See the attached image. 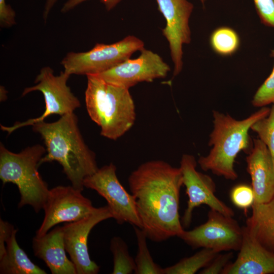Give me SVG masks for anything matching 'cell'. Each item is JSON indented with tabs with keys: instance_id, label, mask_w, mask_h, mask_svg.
Returning a JSON list of instances; mask_svg holds the SVG:
<instances>
[{
	"instance_id": "1",
	"label": "cell",
	"mask_w": 274,
	"mask_h": 274,
	"mask_svg": "<svg viewBox=\"0 0 274 274\" xmlns=\"http://www.w3.org/2000/svg\"><path fill=\"white\" fill-rule=\"evenodd\" d=\"M128 183L148 238L161 242L179 237L184 230L179 214L180 168L163 160L148 161L130 174Z\"/></svg>"
},
{
	"instance_id": "2",
	"label": "cell",
	"mask_w": 274,
	"mask_h": 274,
	"mask_svg": "<svg viewBox=\"0 0 274 274\" xmlns=\"http://www.w3.org/2000/svg\"><path fill=\"white\" fill-rule=\"evenodd\" d=\"M32 126L33 130L40 134L46 147V154L40 165L56 161L75 188L82 191L84 179L99 168L94 152L85 143L74 113L60 116L53 122L45 121Z\"/></svg>"
},
{
	"instance_id": "3",
	"label": "cell",
	"mask_w": 274,
	"mask_h": 274,
	"mask_svg": "<svg viewBox=\"0 0 274 274\" xmlns=\"http://www.w3.org/2000/svg\"><path fill=\"white\" fill-rule=\"evenodd\" d=\"M270 109L263 107L241 120L213 111L214 127L209 142L212 149L207 156L198 160L200 168L227 180L236 179L238 175L234 168L236 156L241 151H251L253 143L251 144L249 131L254 123L269 114Z\"/></svg>"
},
{
	"instance_id": "4",
	"label": "cell",
	"mask_w": 274,
	"mask_h": 274,
	"mask_svg": "<svg viewBox=\"0 0 274 274\" xmlns=\"http://www.w3.org/2000/svg\"><path fill=\"white\" fill-rule=\"evenodd\" d=\"M85 105L90 119L100 128V134L116 140L133 125L136 114L129 89L109 84L97 75L86 76Z\"/></svg>"
},
{
	"instance_id": "5",
	"label": "cell",
	"mask_w": 274,
	"mask_h": 274,
	"mask_svg": "<svg viewBox=\"0 0 274 274\" xmlns=\"http://www.w3.org/2000/svg\"><path fill=\"white\" fill-rule=\"evenodd\" d=\"M46 152L44 146L37 144L14 153L1 143L0 179L4 185L11 183L17 186L20 194L19 208L29 205L36 213L43 209L50 189L38 168Z\"/></svg>"
},
{
	"instance_id": "6",
	"label": "cell",
	"mask_w": 274,
	"mask_h": 274,
	"mask_svg": "<svg viewBox=\"0 0 274 274\" xmlns=\"http://www.w3.org/2000/svg\"><path fill=\"white\" fill-rule=\"evenodd\" d=\"M70 76L64 71L61 72L58 75H55L51 67H43L35 79V85L26 87L22 93V96L33 91L41 92L44 96L45 103L44 113L39 117L23 122H16L11 126L1 125V129L9 134L20 128L32 126L43 121L51 115L62 116L74 113L81 107V102L67 84Z\"/></svg>"
},
{
	"instance_id": "7",
	"label": "cell",
	"mask_w": 274,
	"mask_h": 274,
	"mask_svg": "<svg viewBox=\"0 0 274 274\" xmlns=\"http://www.w3.org/2000/svg\"><path fill=\"white\" fill-rule=\"evenodd\" d=\"M144 43L133 36L111 44L96 43L85 52H70L60 63L71 75H98L105 72L126 60L137 51H142Z\"/></svg>"
},
{
	"instance_id": "8",
	"label": "cell",
	"mask_w": 274,
	"mask_h": 274,
	"mask_svg": "<svg viewBox=\"0 0 274 274\" xmlns=\"http://www.w3.org/2000/svg\"><path fill=\"white\" fill-rule=\"evenodd\" d=\"M243 227L233 217L210 209L207 221L179 236L193 249L206 248L218 253L238 251L243 238Z\"/></svg>"
},
{
	"instance_id": "9",
	"label": "cell",
	"mask_w": 274,
	"mask_h": 274,
	"mask_svg": "<svg viewBox=\"0 0 274 274\" xmlns=\"http://www.w3.org/2000/svg\"><path fill=\"white\" fill-rule=\"evenodd\" d=\"M116 170L113 163L104 165L84 179V187L95 190L106 200L112 218L118 224L127 222L141 228L135 197L119 182Z\"/></svg>"
},
{
	"instance_id": "10",
	"label": "cell",
	"mask_w": 274,
	"mask_h": 274,
	"mask_svg": "<svg viewBox=\"0 0 274 274\" xmlns=\"http://www.w3.org/2000/svg\"><path fill=\"white\" fill-rule=\"evenodd\" d=\"M81 192L72 185L50 189L43 208L44 217L36 235H43L59 223L76 221L94 212L97 208Z\"/></svg>"
},
{
	"instance_id": "11",
	"label": "cell",
	"mask_w": 274,
	"mask_h": 274,
	"mask_svg": "<svg viewBox=\"0 0 274 274\" xmlns=\"http://www.w3.org/2000/svg\"><path fill=\"white\" fill-rule=\"evenodd\" d=\"M196 166L197 162L193 155H183L179 167L188 200L181 220L182 225L185 227L190 225L193 210L201 204L207 205L210 209L233 217V210L215 195L216 185L214 181L209 176L198 172Z\"/></svg>"
},
{
	"instance_id": "12",
	"label": "cell",
	"mask_w": 274,
	"mask_h": 274,
	"mask_svg": "<svg viewBox=\"0 0 274 274\" xmlns=\"http://www.w3.org/2000/svg\"><path fill=\"white\" fill-rule=\"evenodd\" d=\"M112 218L107 205L93 213L62 226L65 248L75 265L77 274H97L100 267L89 256L88 238L92 229L102 221Z\"/></svg>"
},
{
	"instance_id": "13",
	"label": "cell",
	"mask_w": 274,
	"mask_h": 274,
	"mask_svg": "<svg viewBox=\"0 0 274 274\" xmlns=\"http://www.w3.org/2000/svg\"><path fill=\"white\" fill-rule=\"evenodd\" d=\"M136 58L126 60L97 75L107 83L129 89L140 82L165 78L169 66L157 53L146 49Z\"/></svg>"
},
{
	"instance_id": "14",
	"label": "cell",
	"mask_w": 274,
	"mask_h": 274,
	"mask_svg": "<svg viewBox=\"0 0 274 274\" xmlns=\"http://www.w3.org/2000/svg\"><path fill=\"white\" fill-rule=\"evenodd\" d=\"M158 9L166 20L163 35L168 42L174 64V76L183 68V45L191 42L189 20L193 5L187 0H156Z\"/></svg>"
},
{
	"instance_id": "15",
	"label": "cell",
	"mask_w": 274,
	"mask_h": 274,
	"mask_svg": "<svg viewBox=\"0 0 274 274\" xmlns=\"http://www.w3.org/2000/svg\"><path fill=\"white\" fill-rule=\"evenodd\" d=\"M246 158L247 169L255 195L254 203H264L274 197V163L266 145L259 139L253 140Z\"/></svg>"
},
{
	"instance_id": "16",
	"label": "cell",
	"mask_w": 274,
	"mask_h": 274,
	"mask_svg": "<svg viewBox=\"0 0 274 274\" xmlns=\"http://www.w3.org/2000/svg\"><path fill=\"white\" fill-rule=\"evenodd\" d=\"M243 227V238L235 260L221 274H274V253L255 240Z\"/></svg>"
},
{
	"instance_id": "17",
	"label": "cell",
	"mask_w": 274,
	"mask_h": 274,
	"mask_svg": "<svg viewBox=\"0 0 274 274\" xmlns=\"http://www.w3.org/2000/svg\"><path fill=\"white\" fill-rule=\"evenodd\" d=\"M32 249L35 256L44 261L51 273L77 274L74 264L66 255L62 226L43 235H35Z\"/></svg>"
},
{
	"instance_id": "18",
	"label": "cell",
	"mask_w": 274,
	"mask_h": 274,
	"mask_svg": "<svg viewBox=\"0 0 274 274\" xmlns=\"http://www.w3.org/2000/svg\"><path fill=\"white\" fill-rule=\"evenodd\" d=\"M244 226L263 247L274 253V197L264 203H254Z\"/></svg>"
},
{
	"instance_id": "19",
	"label": "cell",
	"mask_w": 274,
	"mask_h": 274,
	"mask_svg": "<svg viewBox=\"0 0 274 274\" xmlns=\"http://www.w3.org/2000/svg\"><path fill=\"white\" fill-rule=\"evenodd\" d=\"M15 229L6 243V251L0 257L1 274H46L45 270L32 262L18 245Z\"/></svg>"
},
{
	"instance_id": "20",
	"label": "cell",
	"mask_w": 274,
	"mask_h": 274,
	"mask_svg": "<svg viewBox=\"0 0 274 274\" xmlns=\"http://www.w3.org/2000/svg\"><path fill=\"white\" fill-rule=\"evenodd\" d=\"M219 253L209 249L202 248L194 255L183 258L175 264L163 268V273L194 274L206 267Z\"/></svg>"
},
{
	"instance_id": "21",
	"label": "cell",
	"mask_w": 274,
	"mask_h": 274,
	"mask_svg": "<svg viewBox=\"0 0 274 274\" xmlns=\"http://www.w3.org/2000/svg\"><path fill=\"white\" fill-rule=\"evenodd\" d=\"M138 244V252L134 259L135 274H164L163 268L156 263L147 244L146 232L141 228L133 226Z\"/></svg>"
},
{
	"instance_id": "22",
	"label": "cell",
	"mask_w": 274,
	"mask_h": 274,
	"mask_svg": "<svg viewBox=\"0 0 274 274\" xmlns=\"http://www.w3.org/2000/svg\"><path fill=\"white\" fill-rule=\"evenodd\" d=\"M240 38L235 30L228 26H221L215 29L210 38L213 50L222 56L234 54L240 46Z\"/></svg>"
},
{
	"instance_id": "23",
	"label": "cell",
	"mask_w": 274,
	"mask_h": 274,
	"mask_svg": "<svg viewBox=\"0 0 274 274\" xmlns=\"http://www.w3.org/2000/svg\"><path fill=\"white\" fill-rule=\"evenodd\" d=\"M110 250L113 256L112 274H130L135 268L134 259L130 256L125 241L119 236L111 240Z\"/></svg>"
},
{
	"instance_id": "24",
	"label": "cell",
	"mask_w": 274,
	"mask_h": 274,
	"mask_svg": "<svg viewBox=\"0 0 274 274\" xmlns=\"http://www.w3.org/2000/svg\"><path fill=\"white\" fill-rule=\"evenodd\" d=\"M251 129L267 147L274 163V104L269 114L254 123Z\"/></svg>"
},
{
	"instance_id": "25",
	"label": "cell",
	"mask_w": 274,
	"mask_h": 274,
	"mask_svg": "<svg viewBox=\"0 0 274 274\" xmlns=\"http://www.w3.org/2000/svg\"><path fill=\"white\" fill-rule=\"evenodd\" d=\"M270 56L274 59V49ZM253 106L263 107L270 104H274V64L271 73L256 91L252 100Z\"/></svg>"
},
{
	"instance_id": "26",
	"label": "cell",
	"mask_w": 274,
	"mask_h": 274,
	"mask_svg": "<svg viewBox=\"0 0 274 274\" xmlns=\"http://www.w3.org/2000/svg\"><path fill=\"white\" fill-rule=\"evenodd\" d=\"M230 198L236 207L247 210L253 204L255 195L251 186L241 184L232 188L230 192Z\"/></svg>"
},
{
	"instance_id": "27",
	"label": "cell",
	"mask_w": 274,
	"mask_h": 274,
	"mask_svg": "<svg viewBox=\"0 0 274 274\" xmlns=\"http://www.w3.org/2000/svg\"><path fill=\"white\" fill-rule=\"evenodd\" d=\"M261 22L274 28V0H253Z\"/></svg>"
},
{
	"instance_id": "28",
	"label": "cell",
	"mask_w": 274,
	"mask_h": 274,
	"mask_svg": "<svg viewBox=\"0 0 274 274\" xmlns=\"http://www.w3.org/2000/svg\"><path fill=\"white\" fill-rule=\"evenodd\" d=\"M232 251H228L224 254H218L212 261L204 268L200 270V274H218L221 273L226 266L229 263L233 257Z\"/></svg>"
},
{
	"instance_id": "29",
	"label": "cell",
	"mask_w": 274,
	"mask_h": 274,
	"mask_svg": "<svg viewBox=\"0 0 274 274\" xmlns=\"http://www.w3.org/2000/svg\"><path fill=\"white\" fill-rule=\"evenodd\" d=\"M16 13L10 5L7 4L6 0H0V26L2 28H9L15 25Z\"/></svg>"
},
{
	"instance_id": "30",
	"label": "cell",
	"mask_w": 274,
	"mask_h": 274,
	"mask_svg": "<svg viewBox=\"0 0 274 274\" xmlns=\"http://www.w3.org/2000/svg\"><path fill=\"white\" fill-rule=\"evenodd\" d=\"M15 229L14 226L7 221L0 219V257L6 251V243Z\"/></svg>"
},
{
	"instance_id": "31",
	"label": "cell",
	"mask_w": 274,
	"mask_h": 274,
	"mask_svg": "<svg viewBox=\"0 0 274 274\" xmlns=\"http://www.w3.org/2000/svg\"><path fill=\"white\" fill-rule=\"evenodd\" d=\"M88 0H67L61 9L62 13H66L73 10L83 2ZM108 11L113 9L121 0H99Z\"/></svg>"
},
{
	"instance_id": "32",
	"label": "cell",
	"mask_w": 274,
	"mask_h": 274,
	"mask_svg": "<svg viewBox=\"0 0 274 274\" xmlns=\"http://www.w3.org/2000/svg\"><path fill=\"white\" fill-rule=\"evenodd\" d=\"M57 1L58 0H46L43 12V19L45 22L47 21L50 12Z\"/></svg>"
},
{
	"instance_id": "33",
	"label": "cell",
	"mask_w": 274,
	"mask_h": 274,
	"mask_svg": "<svg viewBox=\"0 0 274 274\" xmlns=\"http://www.w3.org/2000/svg\"><path fill=\"white\" fill-rule=\"evenodd\" d=\"M7 91L3 86H1V101H4L6 99Z\"/></svg>"
},
{
	"instance_id": "34",
	"label": "cell",
	"mask_w": 274,
	"mask_h": 274,
	"mask_svg": "<svg viewBox=\"0 0 274 274\" xmlns=\"http://www.w3.org/2000/svg\"><path fill=\"white\" fill-rule=\"evenodd\" d=\"M206 0H200V1L201 2V3L204 4V3L205 2Z\"/></svg>"
}]
</instances>
